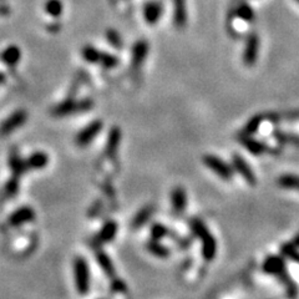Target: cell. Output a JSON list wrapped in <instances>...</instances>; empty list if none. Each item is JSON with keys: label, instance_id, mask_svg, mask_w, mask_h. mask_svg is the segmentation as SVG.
I'll return each instance as SVG.
<instances>
[{"label": "cell", "instance_id": "cell-31", "mask_svg": "<svg viewBox=\"0 0 299 299\" xmlns=\"http://www.w3.org/2000/svg\"><path fill=\"white\" fill-rule=\"evenodd\" d=\"M18 190H19V178L13 177L9 182L5 185L4 192L8 197H13L18 193Z\"/></svg>", "mask_w": 299, "mask_h": 299}, {"label": "cell", "instance_id": "cell-8", "mask_svg": "<svg viewBox=\"0 0 299 299\" xmlns=\"http://www.w3.org/2000/svg\"><path fill=\"white\" fill-rule=\"evenodd\" d=\"M258 49H259V38L257 37V34H250L247 38L246 47H244L243 51V61L247 66H252L255 64Z\"/></svg>", "mask_w": 299, "mask_h": 299}, {"label": "cell", "instance_id": "cell-18", "mask_svg": "<svg viewBox=\"0 0 299 299\" xmlns=\"http://www.w3.org/2000/svg\"><path fill=\"white\" fill-rule=\"evenodd\" d=\"M117 223L114 221H110L107 223L104 224V227L101 228V231L99 232L98 234V241L100 243H107V242H111L112 239L115 238L117 233Z\"/></svg>", "mask_w": 299, "mask_h": 299}, {"label": "cell", "instance_id": "cell-14", "mask_svg": "<svg viewBox=\"0 0 299 299\" xmlns=\"http://www.w3.org/2000/svg\"><path fill=\"white\" fill-rule=\"evenodd\" d=\"M173 23L177 28H183L187 23L186 0H173Z\"/></svg>", "mask_w": 299, "mask_h": 299}, {"label": "cell", "instance_id": "cell-32", "mask_svg": "<svg viewBox=\"0 0 299 299\" xmlns=\"http://www.w3.org/2000/svg\"><path fill=\"white\" fill-rule=\"evenodd\" d=\"M260 122H262V117L260 116H255V117H253L252 120H249V122L247 124V126L244 127V135H246V136H250V135L255 134L258 130V127H259Z\"/></svg>", "mask_w": 299, "mask_h": 299}, {"label": "cell", "instance_id": "cell-37", "mask_svg": "<svg viewBox=\"0 0 299 299\" xmlns=\"http://www.w3.org/2000/svg\"><path fill=\"white\" fill-rule=\"evenodd\" d=\"M0 2H2V0H0Z\"/></svg>", "mask_w": 299, "mask_h": 299}, {"label": "cell", "instance_id": "cell-15", "mask_svg": "<svg viewBox=\"0 0 299 299\" xmlns=\"http://www.w3.org/2000/svg\"><path fill=\"white\" fill-rule=\"evenodd\" d=\"M120 142H121V130L117 129V127H114V129L109 132V136H107L106 147H105V152H106V155L107 156L116 155L117 149H119L120 146Z\"/></svg>", "mask_w": 299, "mask_h": 299}, {"label": "cell", "instance_id": "cell-35", "mask_svg": "<svg viewBox=\"0 0 299 299\" xmlns=\"http://www.w3.org/2000/svg\"><path fill=\"white\" fill-rule=\"evenodd\" d=\"M0 83H4V75H2V74H0Z\"/></svg>", "mask_w": 299, "mask_h": 299}, {"label": "cell", "instance_id": "cell-12", "mask_svg": "<svg viewBox=\"0 0 299 299\" xmlns=\"http://www.w3.org/2000/svg\"><path fill=\"white\" fill-rule=\"evenodd\" d=\"M171 202H172L173 211L177 214H181L186 208L187 204V196H186V191L182 187L173 188L172 193H171Z\"/></svg>", "mask_w": 299, "mask_h": 299}, {"label": "cell", "instance_id": "cell-5", "mask_svg": "<svg viewBox=\"0 0 299 299\" xmlns=\"http://www.w3.org/2000/svg\"><path fill=\"white\" fill-rule=\"evenodd\" d=\"M102 127H104V124H102L101 120H95V121H93L91 124H89L85 129H83L76 135V145L80 147L88 146L89 144H91V142L94 141V139L98 136L100 132H101Z\"/></svg>", "mask_w": 299, "mask_h": 299}, {"label": "cell", "instance_id": "cell-36", "mask_svg": "<svg viewBox=\"0 0 299 299\" xmlns=\"http://www.w3.org/2000/svg\"><path fill=\"white\" fill-rule=\"evenodd\" d=\"M297 2H298V3H299V0H297Z\"/></svg>", "mask_w": 299, "mask_h": 299}, {"label": "cell", "instance_id": "cell-25", "mask_svg": "<svg viewBox=\"0 0 299 299\" xmlns=\"http://www.w3.org/2000/svg\"><path fill=\"white\" fill-rule=\"evenodd\" d=\"M147 249L150 250L152 254H155L156 257L165 258L170 254V250L166 246H163L162 243H160V241H156V239H152L147 243Z\"/></svg>", "mask_w": 299, "mask_h": 299}, {"label": "cell", "instance_id": "cell-34", "mask_svg": "<svg viewBox=\"0 0 299 299\" xmlns=\"http://www.w3.org/2000/svg\"><path fill=\"white\" fill-rule=\"evenodd\" d=\"M10 14V8L4 4H0V15H8Z\"/></svg>", "mask_w": 299, "mask_h": 299}, {"label": "cell", "instance_id": "cell-29", "mask_svg": "<svg viewBox=\"0 0 299 299\" xmlns=\"http://www.w3.org/2000/svg\"><path fill=\"white\" fill-rule=\"evenodd\" d=\"M168 234L167 227H165L161 223H155L151 227V238L156 239V241H161L165 238Z\"/></svg>", "mask_w": 299, "mask_h": 299}, {"label": "cell", "instance_id": "cell-26", "mask_svg": "<svg viewBox=\"0 0 299 299\" xmlns=\"http://www.w3.org/2000/svg\"><path fill=\"white\" fill-rule=\"evenodd\" d=\"M101 53H102V51H99L98 49H96V48L91 47V45H88V47L84 48L83 51H81V55H83V58L85 59L88 63L99 64Z\"/></svg>", "mask_w": 299, "mask_h": 299}, {"label": "cell", "instance_id": "cell-27", "mask_svg": "<svg viewBox=\"0 0 299 299\" xmlns=\"http://www.w3.org/2000/svg\"><path fill=\"white\" fill-rule=\"evenodd\" d=\"M237 15L247 23H252L254 19V13L247 3H239L237 7Z\"/></svg>", "mask_w": 299, "mask_h": 299}, {"label": "cell", "instance_id": "cell-20", "mask_svg": "<svg viewBox=\"0 0 299 299\" xmlns=\"http://www.w3.org/2000/svg\"><path fill=\"white\" fill-rule=\"evenodd\" d=\"M9 165L13 170V177L20 178L28 170L27 161H23L15 152H13L12 156H10Z\"/></svg>", "mask_w": 299, "mask_h": 299}, {"label": "cell", "instance_id": "cell-19", "mask_svg": "<svg viewBox=\"0 0 299 299\" xmlns=\"http://www.w3.org/2000/svg\"><path fill=\"white\" fill-rule=\"evenodd\" d=\"M242 144H243L253 155H263L264 152H272V149L268 147L267 145L260 141H257V140L249 139V136H244L243 139H242Z\"/></svg>", "mask_w": 299, "mask_h": 299}, {"label": "cell", "instance_id": "cell-17", "mask_svg": "<svg viewBox=\"0 0 299 299\" xmlns=\"http://www.w3.org/2000/svg\"><path fill=\"white\" fill-rule=\"evenodd\" d=\"M48 163H49V156L45 152H42V151L32 153L27 160L28 168H30V170H43V168L47 167Z\"/></svg>", "mask_w": 299, "mask_h": 299}, {"label": "cell", "instance_id": "cell-1", "mask_svg": "<svg viewBox=\"0 0 299 299\" xmlns=\"http://www.w3.org/2000/svg\"><path fill=\"white\" fill-rule=\"evenodd\" d=\"M191 226H192V231L196 236L201 239L202 242V254H203L204 259L212 260L217 253V243L214 237L207 228L206 224L198 218H193L191 221Z\"/></svg>", "mask_w": 299, "mask_h": 299}, {"label": "cell", "instance_id": "cell-4", "mask_svg": "<svg viewBox=\"0 0 299 299\" xmlns=\"http://www.w3.org/2000/svg\"><path fill=\"white\" fill-rule=\"evenodd\" d=\"M203 163L212 171V172H214L217 176L223 178V180L228 181L233 177L234 168H232L228 163H226L223 160L217 157V156L206 155L203 157Z\"/></svg>", "mask_w": 299, "mask_h": 299}, {"label": "cell", "instance_id": "cell-9", "mask_svg": "<svg viewBox=\"0 0 299 299\" xmlns=\"http://www.w3.org/2000/svg\"><path fill=\"white\" fill-rule=\"evenodd\" d=\"M232 165H233L234 171L239 173L242 177L246 180L247 183L254 186L257 180H255V175L253 173V171L250 170L248 163L243 160V157L239 155H234L233 158H232Z\"/></svg>", "mask_w": 299, "mask_h": 299}, {"label": "cell", "instance_id": "cell-3", "mask_svg": "<svg viewBox=\"0 0 299 299\" xmlns=\"http://www.w3.org/2000/svg\"><path fill=\"white\" fill-rule=\"evenodd\" d=\"M93 101L89 99L75 101V100H66V101L59 104L53 110V114L55 116H68V115L78 114V112L89 111L93 107Z\"/></svg>", "mask_w": 299, "mask_h": 299}, {"label": "cell", "instance_id": "cell-7", "mask_svg": "<svg viewBox=\"0 0 299 299\" xmlns=\"http://www.w3.org/2000/svg\"><path fill=\"white\" fill-rule=\"evenodd\" d=\"M35 218V212L32 207H22L13 212L8 218V224L10 227H19L25 223H29Z\"/></svg>", "mask_w": 299, "mask_h": 299}, {"label": "cell", "instance_id": "cell-33", "mask_svg": "<svg viewBox=\"0 0 299 299\" xmlns=\"http://www.w3.org/2000/svg\"><path fill=\"white\" fill-rule=\"evenodd\" d=\"M112 288H114L115 290H120V292H124V290H126V285H125L120 279L114 280V283H112Z\"/></svg>", "mask_w": 299, "mask_h": 299}, {"label": "cell", "instance_id": "cell-21", "mask_svg": "<svg viewBox=\"0 0 299 299\" xmlns=\"http://www.w3.org/2000/svg\"><path fill=\"white\" fill-rule=\"evenodd\" d=\"M96 259H98L99 265L102 268V270L106 273V275L114 278L115 273L116 272H115V267H114V264H112L111 259L109 258V255H107L106 253H104L100 250V252L96 253Z\"/></svg>", "mask_w": 299, "mask_h": 299}, {"label": "cell", "instance_id": "cell-2", "mask_svg": "<svg viewBox=\"0 0 299 299\" xmlns=\"http://www.w3.org/2000/svg\"><path fill=\"white\" fill-rule=\"evenodd\" d=\"M74 278L78 292L86 294L90 290V269L85 258L76 257L74 260Z\"/></svg>", "mask_w": 299, "mask_h": 299}, {"label": "cell", "instance_id": "cell-6", "mask_svg": "<svg viewBox=\"0 0 299 299\" xmlns=\"http://www.w3.org/2000/svg\"><path fill=\"white\" fill-rule=\"evenodd\" d=\"M28 114L24 110H18L14 114L10 115L2 125H0V136H8L13 134L17 129L22 127L27 122Z\"/></svg>", "mask_w": 299, "mask_h": 299}, {"label": "cell", "instance_id": "cell-22", "mask_svg": "<svg viewBox=\"0 0 299 299\" xmlns=\"http://www.w3.org/2000/svg\"><path fill=\"white\" fill-rule=\"evenodd\" d=\"M278 185L287 190L299 191V176L283 175L278 178Z\"/></svg>", "mask_w": 299, "mask_h": 299}, {"label": "cell", "instance_id": "cell-13", "mask_svg": "<svg viewBox=\"0 0 299 299\" xmlns=\"http://www.w3.org/2000/svg\"><path fill=\"white\" fill-rule=\"evenodd\" d=\"M20 59H22V51H20L19 48L15 47V45H10V47H8L7 49L0 54L2 63L10 66V68H14L15 65H18Z\"/></svg>", "mask_w": 299, "mask_h": 299}, {"label": "cell", "instance_id": "cell-28", "mask_svg": "<svg viewBox=\"0 0 299 299\" xmlns=\"http://www.w3.org/2000/svg\"><path fill=\"white\" fill-rule=\"evenodd\" d=\"M100 65H102L104 68L106 69H112L116 68L119 65V58L112 54H107V53H101V56H100Z\"/></svg>", "mask_w": 299, "mask_h": 299}, {"label": "cell", "instance_id": "cell-11", "mask_svg": "<svg viewBox=\"0 0 299 299\" xmlns=\"http://www.w3.org/2000/svg\"><path fill=\"white\" fill-rule=\"evenodd\" d=\"M162 15V4L158 2H150L144 8V17L147 24L155 25Z\"/></svg>", "mask_w": 299, "mask_h": 299}, {"label": "cell", "instance_id": "cell-23", "mask_svg": "<svg viewBox=\"0 0 299 299\" xmlns=\"http://www.w3.org/2000/svg\"><path fill=\"white\" fill-rule=\"evenodd\" d=\"M152 213H153L152 207H145V208H142L141 211L135 216L134 221H132V227H134V228H139V227L144 226V224L151 218Z\"/></svg>", "mask_w": 299, "mask_h": 299}, {"label": "cell", "instance_id": "cell-10", "mask_svg": "<svg viewBox=\"0 0 299 299\" xmlns=\"http://www.w3.org/2000/svg\"><path fill=\"white\" fill-rule=\"evenodd\" d=\"M263 270L268 274L278 275L280 278L285 274V263L283 258L272 255V257H268L263 263Z\"/></svg>", "mask_w": 299, "mask_h": 299}, {"label": "cell", "instance_id": "cell-30", "mask_svg": "<svg viewBox=\"0 0 299 299\" xmlns=\"http://www.w3.org/2000/svg\"><path fill=\"white\" fill-rule=\"evenodd\" d=\"M106 38H107V42H109L110 44H111L114 48H116V49H120V48H122L121 37H120V34L116 32V30H114V29L107 30Z\"/></svg>", "mask_w": 299, "mask_h": 299}, {"label": "cell", "instance_id": "cell-24", "mask_svg": "<svg viewBox=\"0 0 299 299\" xmlns=\"http://www.w3.org/2000/svg\"><path fill=\"white\" fill-rule=\"evenodd\" d=\"M64 5L61 0H48L45 3V12L53 18H59L63 14Z\"/></svg>", "mask_w": 299, "mask_h": 299}, {"label": "cell", "instance_id": "cell-16", "mask_svg": "<svg viewBox=\"0 0 299 299\" xmlns=\"http://www.w3.org/2000/svg\"><path fill=\"white\" fill-rule=\"evenodd\" d=\"M147 53H149V44L145 40L137 42L135 44L134 50H132V66L139 68L142 65L144 60L146 59Z\"/></svg>", "mask_w": 299, "mask_h": 299}]
</instances>
